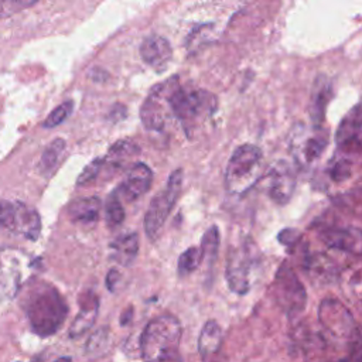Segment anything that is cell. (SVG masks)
<instances>
[{
  "label": "cell",
  "instance_id": "obj_1",
  "mask_svg": "<svg viewBox=\"0 0 362 362\" xmlns=\"http://www.w3.org/2000/svg\"><path fill=\"white\" fill-rule=\"evenodd\" d=\"M21 307L31 331L42 338L54 335L68 315L64 297L54 286L42 280L25 283Z\"/></svg>",
  "mask_w": 362,
  "mask_h": 362
},
{
  "label": "cell",
  "instance_id": "obj_2",
  "mask_svg": "<svg viewBox=\"0 0 362 362\" xmlns=\"http://www.w3.org/2000/svg\"><path fill=\"white\" fill-rule=\"evenodd\" d=\"M182 328L177 317L161 314L153 318L140 337V354L144 362H164L178 358Z\"/></svg>",
  "mask_w": 362,
  "mask_h": 362
},
{
  "label": "cell",
  "instance_id": "obj_3",
  "mask_svg": "<svg viewBox=\"0 0 362 362\" xmlns=\"http://www.w3.org/2000/svg\"><path fill=\"white\" fill-rule=\"evenodd\" d=\"M262 151L255 144H242L232 153L225 170V187L232 195L246 194L260 178Z\"/></svg>",
  "mask_w": 362,
  "mask_h": 362
},
{
  "label": "cell",
  "instance_id": "obj_4",
  "mask_svg": "<svg viewBox=\"0 0 362 362\" xmlns=\"http://www.w3.org/2000/svg\"><path fill=\"white\" fill-rule=\"evenodd\" d=\"M168 105L187 134L216 107V98L204 89H184L175 86L168 95Z\"/></svg>",
  "mask_w": 362,
  "mask_h": 362
},
{
  "label": "cell",
  "instance_id": "obj_5",
  "mask_svg": "<svg viewBox=\"0 0 362 362\" xmlns=\"http://www.w3.org/2000/svg\"><path fill=\"white\" fill-rule=\"evenodd\" d=\"M182 187V170H174L165 187L158 191L150 201L147 212L144 215V230L150 239H156L160 229L165 223L174 205L177 204Z\"/></svg>",
  "mask_w": 362,
  "mask_h": 362
},
{
  "label": "cell",
  "instance_id": "obj_6",
  "mask_svg": "<svg viewBox=\"0 0 362 362\" xmlns=\"http://www.w3.org/2000/svg\"><path fill=\"white\" fill-rule=\"evenodd\" d=\"M0 232L37 240L41 232L38 212L20 201H0Z\"/></svg>",
  "mask_w": 362,
  "mask_h": 362
},
{
  "label": "cell",
  "instance_id": "obj_7",
  "mask_svg": "<svg viewBox=\"0 0 362 362\" xmlns=\"http://www.w3.org/2000/svg\"><path fill=\"white\" fill-rule=\"evenodd\" d=\"M31 259L27 253L13 247H0V297L14 298L25 286Z\"/></svg>",
  "mask_w": 362,
  "mask_h": 362
},
{
  "label": "cell",
  "instance_id": "obj_8",
  "mask_svg": "<svg viewBox=\"0 0 362 362\" xmlns=\"http://www.w3.org/2000/svg\"><path fill=\"white\" fill-rule=\"evenodd\" d=\"M272 291L277 305L286 314L296 315L304 310L307 303L305 288L288 264L284 263L277 270Z\"/></svg>",
  "mask_w": 362,
  "mask_h": 362
},
{
  "label": "cell",
  "instance_id": "obj_9",
  "mask_svg": "<svg viewBox=\"0 0 362 362\" xmlns=\"http://www.w3.org/2000/svg\"><path fill=\"white\" fill-rule=\"evenodd\" d=\"M318 320L328 335L351 341L355 337V321L349 310L335 298H324L320 304Z\"/></svg>",
  "mask_w": 362,
  "mask_h": 362
},
{
  "label": "cell",
  "instance_id": "obj_10",
  "mask_svg": "<svg viewBox=\"0 0 362 362\" xmlns=\"http://www.w3.org/2000/svg\"><path fill=\"white\" fill-rule=\"evenodd\" d=\"M253 264L255 255L249 243H242L229 252L225 276L230 291L236 294H246L249 291Z\"/></svg>",
  "mask_w": 362,
  "mask_h": 362
},
{
  "label": "cell",
  "instance_id": "obj_11",
  "mask_svg": "<svg viewBox=\"0 0 362 362\" xmlns=\"http://www.w3.org/2000/svg\"><path fill=\"white\" fill-rule=\"evenodd\" d=\"M335 140L344 157L362 153V106H356L342 119Z\"/></svg>",
  "mask_w": 362,
  "mask_h": 362
},
{
  "label": "cell",
  "instance_id": "obj_12",
  "mask_svg": "<svg viewBox=\"0 0 362 362\" xmlns=\"http://www.w3.org/2000/svg\"><path fill=\"white\" fill-rule=\"evenodd\" d=\"M296 187V175L286 161H277L269 173V195L279 204L284 205L290 201Z\"/></svg>",
  "mask_w": 362,
  "mask_h": 362
},
{
  "label": "cell",
  "instance_id": "obj_13",
  "mask_svg": "<svg viewBox=\"0 0 362 362\" xmlns=\"http://www.w3.org/2000/svg\"><path fill=\"white\" fill-rule=\"evenodd\" d=\"M151 181L153 171L150 167L144 163H136L124 175L122 184L119 185L117 194L126 201H136L150 189Z\"/></svg>",
  "mask_w": 362,
  "mask_h": 362
},
{
  "label": "cell",
  "instance_id": "obj_14",
  "mask_svg": "<svg viewBox=\"0 0 362 362\" xmlns=\"http://www.w3.org/2000/svg\"><path fill=\"white\" fill-rule=\"evenodd\" d=\"M327 146V134L314 129L310 133L303 132L301 136H296L293 140V154L301 165H308L318 160Z\"/></svg>",
  "mask_w": 362,
  "mask_h": 362
},
{
  "label": "cell",
  "instance_id": "obj_15",
  "mask_svg": "<svg viewBox=\"0 0 362 362\" xmlns=\"http://www.w3.org/2000/svg\"><path fill=\"white\" fill-rule=\"evenodd\" d=\"M321 240L331 249L362 255V230L358 228H328L321 233Z\"/></svg>",
  "mask_w": 362,
  "mask_h": 362
},
{
  "label": "cell",
  "instance_id": "obj_16",
  "mask_svg": "<svg viewBox=\"0 0 362 362\" xmlns=\"http://www.w3.org/2000/svg\"><path fill=\"white\" fill-rule=\"evenodd\" d=\"M223 334L215 320H209L201 329L198 338V351L202 362H226L222 354Z\"/></svg>",
  "mask_w": 362,
  "mask_h": 362
},
{
  "label": "cell",
  "instance_id": "obj_17",
  "mask_svg": "<svg viewBox=\"0 0 362 362\" xmlns=\"http://www.w3.org/2000/svg\"><path fill=\"white\" fill-rule=\"evenodd\" d=\"M171 54L170 42L160 35H150L140 45V55L143 61L156 69L167 66L171 59Z\"/></svg>",
  "mask_w": 362,
  "mask_h": 362
},
{
  "label": "cell",
  "instance_id": "obj_18",
  "mask_svg": "<svg viewBox=\"0 0 362 362\" xmlns=\"http://www.w3.org/2000/svg\"><path fill=\"white\" fill-rule=\"evenodd\" d=\"M79 313L74 320V324L69 328V335L72 338H78L83 335L95 322L98 315L99 301L98 297L92 291H85L79 300Z\"/></svg>",
  "mask_w": 362,
  "mask_h": 362
},
{
  "label": "cell",
  "instance_id": "obj_19",
  "mask_svg": "<svg viewBox=\"0 0 362 362\" xmlns=\"http://www.w3.org/2000/svg\"><path fill=\"white\" fill-rule=\"evenodd\" d=\"M139 247V235L136 232L123 233L112 240L109 246L110 259L119 263L120 266H129L136 259Z\"/></svg>",
  "mask_w": 362,
  "mask_h": 362
},
{
  "label": "cell",
  "instance_id": "obj_20",
  "mask_svg": "<svg viewBox=\"0 0 362 362\" xmlns=\"http://www.w3.org/2000/svg\"><path fill=\"white\" fill-rule=\"evenodd\" d=\"M161 99V92L158 90V86L153 89L151 95L147 98L144 102L141 110H140V117L143 120V124L146 129L153 130V132H161L165 124V115L163 110V106L160 105Z\"/></svg>",
  "mask_w": 362,
  "mask_h": 362
},
{
  "label": "cell",
  "instance_id": "obj_21",
  "mask_svg": "<svg viewBox=\"0 0 362 362\" xmlns=\"http://www.w3.org/2000/svg\"><path fill=\"white\" fill-rule=\"evenodd\" d=\"M102 202L98 197L78 198L68 206V215L72 222L93 223L99 218Z\"/></svg>",
  "mask_w": 362,
  "mask_h": 362
},
{
  "label": "cell",
  "instance_id": "obj_22",
  "mask_svg": "<svg viewBox=\"0 0 362 362\" xmlns=\"http://www.w3.org/2000/svg\"><path fill=\"white\" fill-rule=\"evenodd\" d=\"M202 263V252L201 247L197 246H191L187 250H184L180 257H178V274L181 277L191 274L194 270H197L199 267V264Z\"/></svg>",
  "mask_w": 362,
  "mask_h": 362
},
{
  "label": "cell",
  "instance_id": "obj_23",
  "mask_svg": "<svg viewBox=\"0 0 362 362\" xmlns=\"http://www.w3.org/2000/svg\"><path fill=\"white\" fill-rule=\"evenodd\" d=\"M65 150V140L62 139H55L52 143L47 146L44 150L41 160H40V168L42 173H49L52 168L57 165L62 151Z\"/></svg>",
  "mask_w": 362,
  "mask_h": 362
},
{
  "label": "cell",
  "instance_id": "obj_24",
  "mask_svg": "<svg viewBox=\"0 0 362 362\" xmlns=\"http://www.w3.org/2000/svg\"><path fill=\"white\" fill-rule=\"evenodd\" d=\"M105 216H106V223L109 228H116L123 223L124 221V209L122 205V199L117 194V191L112 192L110 197L107 198L106 202V209H105Z\"/></svg>",
  "mask_w": 362,
  "mask_h": 362
},
{
  "label": "cell",
  "instance_id": "obj_25",
  "mask_svg": "<svg viewBox=\"0 0 362 362\" xmlns=\"http://www.w3.org/2000/svg\"><path fill=\"white\" fill-rule=\"evenodd\" d=\"M199 247L202 252V262L206 260L208 264H212L219 247V232L216 226H211L209 229H206V232L202 236Z\"/></svg>",
  "mask_w": 362,
  "mask_h": 362
},
{
  "label": "cell",
  "instance_id": "obj_26",
  "mask_svg": "<svg viewBox=\"0 0 362 362\" xmlns=\"http://www.w3.org/2000/svg\"><path fill=\"white\" fill-rule=\"evenodd\" d=\"M331 92V88L318 81L315 82V89H314V96H313V119L315 122H321L324 117V110L328 102V93Z\"/></svg>",
  "mask_w": 362,
  "mask_h": 362
},
{
  "label": "cell",
  "instance_id": "obj_27",
  "mask_svg": "<svg viewBox=\"0 0 362 362\" xmlns=\"http://www.w3.org/2000/svg\"><path fill=\"white\" fill-rule=\"evenodd\" d=\"M136 153H137V147L133 143L122 140V141L115 143L110 147L107 156L103 160H105V163H109L112 165H119L124 158L132 157Z\"/></svg>",
  "mask_w": 362,
  "mask_h": 362
},
{
  "label": "cell",
  "instance_id": "obj_28",
  "mask_svg": "<svg viewBox=\"0 0 362 362\" xmlns=\"http://www.w3.org/2000/svg\"><path fill=\"white\" fill-rule=\"evenodd\" d=\"M351 167H352V163L348 157H344V156L335 157L329 164V170H328L329 178L334 180L335 182H344L351 177Z\"/></svg>",
  "mask_w": 362,
  "mask_h": 362
},
{
  "label": "cell",
  "instance_id": "obj_29",
  "mask_svg": "<svg viewBox=\"0 0 362 362\" xmlns=\"http://www.w3.org/2000/svg\"><path fill=\"white\" fill-rule=\"evenodd\" d=\"M107 344H109L107 331L105 328H100L89 338L86 345V354L89 356H100L106 352Z\"/></svg>",
  "mask_w": 362,
  "mask_h": 362
},
{
  "label": "cell",
  "instance_id": "obj_30",
  "mask_svg": "<svg viewBox=\"0 0 362 362\" xmlns=\"http://www.w3.org/2000/svg\"><path fill=\"white\" fill-rule=\"evenodd\" d=\"M72 109H74V103H72L71 100L64 102L62 105L57 106V107L48 115V117L44 120L42 126L47 127V129H49V127H57L58 124H61L62 122H65V120L68 119V116L71 115Z\"/></svg>",
  "mask_w": 362,
  "mask_h": 362
},
{
  "label": "cell",
  "instance_id": "obj_31",
  "mask_svg": "<svg viewBox=\"0 0 362 362\" xmlns=\"http://www.w3.org/2000/svg\"><path fill=\"white\" fill-rule=\"evenodd\" d=\"M40 0H0V18L10 17L16 13H20Z\"/></svg>",
  "mask_w": 362,
  "mask_h": 362
},
{
  "label": "cell",
  "instance_id": "obj_32",
  "mask_svg": "<svg viewBox=\"0 0 362 362\" xmlns=\"http://www.w3.org/2000/svg\"><path fill=\"white\" fill-rule=\"evenodd\" d=\"M103 164H105V160H103V158H95L93 161H90V163L83 168V171L79 174V177H78V180H76V184H78V185H85V184H88V182H90V181H93V180L99 175V173H100Z\"/></svg>",
  "mask_w": 362,
  "mask_h": 362
},
{
  "label": "cell",
  "instance_id": "obj_33",
  "mask_svg": "<svg viewBox=\"0 0 362 362\" xmlns=\"http://www.w3.org/2000/svg\"><path fill=\"white\" fill-rule=\"evenodd\" d=\"M345 362H362V334L351 339V351Z\"/></svg>",
  "mask_w": 362,
  "mask_h": 362
},
{
  "label": "cell",
  "instance_id": "obj_34",
  "mask_svg": "<svg viewBox=\"0 0 362 362\" xmlns=\"http://www.w3.org/2000/svg\"><path fill=\"white\" fill-rule=\"evenodd\" d=\"M119 280V274L116 273V270H110L107 277H106V286L109 290H115V283Z\"/></svg>",
  "mask_w": 362,
  "mask_h": 362
},
{
  "label": "cell",
  "instance_id": "obj_35",
  "mask_svg": "<svg viewBox=\"0 0 362 362\" xmlns=\"http://www.w3.org/2000/svg\"><path fill=\"white\" fill-rule=\"evenodd\" d=\"M54 362H72V359L69 356H61V358L55 359Z\"/></svg>",
  "mask_w": 362,
  "mask_h": 362
},
{
  "label": "cell",
  "instance_id": "obj_36",
  "mask_svg": "<svg viewBox=\"0 0 362 362\" xmlns=\"http://www.w3.org/2000/svg\"><path fill=\"white\" fill-rule=\"evenodd\" d=\"M164 362H181L180 358H175V359H170V361H164Z\"/></svg>",
  "mask_w": 362,
  "mask_h": 362
}]
</instances>
